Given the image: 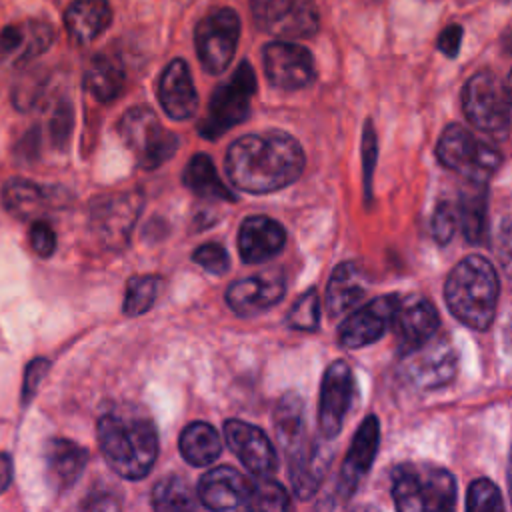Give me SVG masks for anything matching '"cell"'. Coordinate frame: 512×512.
I'll return each mask as SVG.
<instances>
[{
	"label": "cell",
	"mask_w": 512,
	"mask_h": 512,
	"mask_svg": "<svg viewBox=\"0 0 512 512\" xmlns=\"http://www.w3.org/2000/svg\"><path fill=\"white\" fill-rule=\"evenodd\" d=\"M304 170V152L286 132L248 134L230 144L226 174L230 182L250 194H268L290 186Z\"/></svg>",
	"instance_id": "obj_1"
},
{
	"label": "cell",
	"mask_w": 512,
	"mask_h": 512,
	"mask_svg": "<svg viewBox=\"0 0 512 512\" xmlns=\"http://www.w3.org/2000/svg\"><path fill=\"white\" fill-rule=\"evenodd\" d=\"M98 442L110 468L126 480L144 478L158 456V434L144 416L106 412L98 420Z\"/></svg>",
	"instance_id": "obj_2"
},
{
	"label": "cell",
	"mask_w": 512,
	"mask_h": 512,
	"mask_svg": "<svg viewBox=\"0 0 512 512\" xmlns=\"http://www.w3.org/2000/svg\"><path fill=\"white\" fill-rule=\"evenodd\" d=\"M500 284L488 258L472 254L460 260L446 278L444 298L462 324L486 330L496 314Z\"/></svg>",
	"instance_id": "obj_3"
},
{
	"label": "cell",
	"mask_w": 512,
	"mask_h": 512,
	"mask_svg": "<svg viewBox=\"0 0 512 512\" xmlns=\"http://www.w3.org/2000/svg\"><path fill=\"white\" fill-rule=\"evenodd\" d=\"M392 500L398 512H456L458 486L442 466L404 462L392 472Z\"/></svg>",
	"instance_id": "obj_4"
},
{
	"label": "cell",
	"mask_w": 512,
	"mask_h": 512,
	"mask_svg": "<svg viewBox=\"0 0 512 512\" xmlns=\"http://www.w3.org/2000/svg\"><path fill=\"white\" fill-rule=\"evenodd\" d=\"M256 92V76L248 62H240L234 74L220 84L208 102L204 120L198 124L200 136L216 140L238 126L250 114V102Z\"/></svg>",
	"instance_id": "obj_5"
},
{
	"label": "cell",
	"mask_w": 512,
	"mask_h": 512,
	"mask_svg": "<svg viewBox=\"0 0 512 512\" xmlns=\"http://www.w3.org/2000/svg\"><path fill=\"white\" fill-rule=\"evenodd\" d=\"M436 156L446 168L462 174L472 184H486L502 164V158L492 144L478 140L460 124L444 128L436 144Z\"/></svg>",
	"instance_id": "obj_6"
},
{
	"label": "cell",
	"mask_w": 512,
	"mask_h": 512,
	"mask_svg": "<svg viewBox=\"0 0 512 512\" xmlns=\"http://www.w3.org/2000/svg\"><path fill=\"white\" fill-rule=\"evenodd\" d=\"M120 136L132 150L144 170H154L174 156L178 138L166 130L156 114L146 106H134L124 112L118 124Z\"/></svg>",
	"instance_id": "obj_7"
},
{
	"label": "cell",
	"mask_w": 512,
	"mask_h": 512,
	"mask_svg": "<svg viewBox=\"0 0 512 512\" xmlns=\"http://www.w3.org/2000/svg\"><path fill=\"white\" fill-rule=\"evenodd\" d=\"M468 120L490 136L504 138L510 132V102L506 84L488 70L476 72L462 92Z\"/></svg>",
	"instance_id": "obj_8"
},
{
	"label": "cell",
	"mask_w": 512,
	"mask_h": 512,
	"mask_svg": "<svg viewBox=\"0 0 512 512\" xmlns=\"http://www.w3.org/2000/svg\"><path fill=\"white\" fill-rule=\"evenodd\" d=\"M238 36L240 18L230 8H218L198 22L194 32L196 54L208 74H220L230 66Z\"/></svg>",
	"instance_id": "obj_9"
},
{
	"label": "cell",
	"mask_w": 512,
	"mask_h": 512,
	"mask_svg": "<svg viewBox=\"0 0 512 512\" xmlns=\"http://www.w3.org/2000/svg\"><path fill=\"white\" fill-rule=\"evenodd\" d=\"M144 196L140 190L116 192L96 198L90 210V228L100 242L112 250L124 248L142 212Z\"/></svg>",
	"instance_id": "obj_10"
},
{
	"label": "cell",
	"mask_w": 512,
	"mask_h": 512,
	"mask_svg": "<svg viewBox=\"0 0 512 512\" xmlns=\"http://www.w3.org/2000/svg\"><path fill=\"white\" fill-rule=\"evenodd\" d=\"M256 24L280 40L312 36L318 30L314 0H250Z\"/></svg>",
	"instance_id": "obj_11"
},
{
	"label": "cell",
	"mask_w": 512,
	"mask_h": 512,
	"mask_svg": "<svg viewBox=\"0 0 512 512\" xmlns=\"http://www.w3.org/2000/svg\"><path fill=\"white\" fill-rule=\"evenodd\" d=\"M402 358V376L416 388H440L456 376L458 356L452 344L444 338L434 336L430 342Z\"/></svg>",
	"instance_id": "obj_12"
},
{
	"label": "cell",
	"mask_w": 512,
	"mask_h": 512,
	"mask_svg": "<svg viewBox=\"0 0 512 512\" xmlns=\"http://www.w3.org/2000/svg\"><path fill=\"white\" fill-rule=\"evenodd\" d=\"M262 62L266 78L272 86L282 90H298L314 80L312 54L290 40H274L264 46Z\"/></svg>",
	"instance_id": "obj_13"
},
{
	"label": "cell",
	"mask_w": 512,
	"mask_h": 512,
	"mask_svg": "<svg viewBox=\"0 0 512 512\" xmlns=\"http://www.w3.org/2000/svg\"><path fill=\"white\" fill-rule=\"evenodd\" d=\"M354 390V376L344 360H334L322 376L318 402V428L322 438H334L342 430Z\"/></svg>",
	"instance_id": "obj_14"
},
{
	"label": "cell",
	"mask_w": 512,
	"mask_h": 512,
	"mask_svg": "<svg viewBox=\"0 0 512 512\" xmlns=\"http://www.w3.org/2000/svg\"><path fill=\"white\" fill-rule=\"evenodd\" d=\"M400 298L396 294L378 296L354 310L338 328V342L344 348H362L376 342L388 326H392L394 312Z\"/></svg>",
	"instance_id": "obj_15"
},
{
	"label": "cell",
	"mask_w": 512,
	"mask_h": 512,
	"mask_svg": "<svg viewBox=\"0 0 512 512\" xmlns=\"http://www.w3.org/2000/svg\"><path fill=\"white\" fill-rule=\"evenodd\" d=\"M224 436L228 448L256 478H270L278 468V456L270 438L254 424L226 420Z\"/></svg>",
	"instance_id": "obj_16"
},
{
	"label": "cell",
	"mask_w": 512,
	"mask_h": 512,
	"mask_svg": "<svg viewBox=\"0 0 512 512\" xmlns=\"http://www.w3.org/2000/svg\"><path fill=\"white\" fill-rule=\"evenodd\" d=\"M440 318L432 302L422 296H408L398 302L392 318V328L402 356L418 350L436 336Z\"/></svg>",
	"instance_id": "obj_17"
},
{
	"label": "cell",
	"mask_w": 512,
	"mask_h": 512,
	"mask_svg": "<svg viewBox=\"0 0 512 512\" xmlns=\"http://www.w3.org/2000/svg\"><path fill=\"white\" fill-rule=\"evenodd\" d=\"M252 484L232 466H216L198 482V500L212 512H244Z\"/></svg>",
	"instance_id": "obj_18"
},
{
	"label": "cell",
	"mask_w": 512,
	"mask_h": 512,
	"mask_svg": "<svg viewBox=\"0 0 512 512\" xmlns=\"http://www.w3.org/2000/svg\"><path fill=\"white\" fill-rule=\"evenodd\" d=\"M378 444H380V422L374 414H370L356 428V434L350 442V448L340 468L336 492L342 500L350 498L360 486V482L364 480V476L370 472L378 452Z\"/></svg>",
	"instance_id": "obj_19"
},
{
	"label": "cell",
	"mask_w": 512,
	"mask_h": 512,
	"mask_svg": "<svg viewBox=\"0 0 512 512\" xmlns=\"http://www.w3.org/2000/svg\"><path fill=\"white\" fill-rule=\"evenodd\" d=\"M284 278L276 272H262L240 278L226 290V302L238 316H256L284 296Z\"/></svg>",
	"instance_id": "obj_20"
},
{
	"label": "cell",
	"mask_w": 512,
	"mask_h": 512,
	"mask_svg": "<svg viewBox=\"0 0 512 512\" xmlns=\"http://www.w3.org/2000/svg\"><path fill=\"white\" fill-rule=\"evenodd\" d=\"M286 458L290 482L296 496L302 500L312 498L328 470L332 458L330 450L322 442L306 436L298 446L286 452Z\"/></svg>",
	"instance_id": "obj_21"
},
{
	"label": "cell",
	"mask_w": 512,
	"mask_h": 512,
	"mask_svg": "<svg viewBox=\"0 0 512 512\" xmlns=\"http://www.w3.org/2000/svg\"><path fill=\"white\" fill-rule=\"evenodd\" d=\"M54 40V30L42 20L8 24L0 32V58L8 64H24L40 56Z\"/></svg>",
	"instance_id": "obj_22"
},
{
	"label": "cell",
	"mask_w": 512,
	"mask_h": 512,
	"mask_svg": "<svg viewBox=\"0 0 512 512\" xmlns=\"http://www.w3.org/2000/svg\"><path fill=\"white\" fill-rule=\"evenodd\" d=\"M158 100L172 120H188L198 110V94L184 60H172L158 84Z\"/></svg>",
	"instance_id": "obj_23"
},
{
	"label": "cell",
	"mask_w": 512,
	"mask_h": 512,
	"mask_svg": "<svg viewBox=\"0 0 512 512\" xmlns=\"http://www.w3.org/2000/svg\"><path fill=\"white\" fill-rule=\"evenodd\" d=\"M284 242V228L268 216H250L238 230V252L246 264L270 260L282 250Z\"/></svg>",
	"instance_id": "obj_24"
},
{
	"label": "cell",
	"mask_w": 512,
	"mask_h": 512,
	"mask_svg": "<svg viewBox=\"0 0 512 512\" xmlns=\"http://www.w3.org/2000/svg\"><path fill=\"white\" fill-rule=\"evenodd\" d=\"M44 460L52 486L62 492L70 488L84 472L88 452L68 438H52L44 446Z\"/></svg>",
	"instance_id": "obj_25"
},
{
	"label": "cell",
	"mask_w": 512,
	"mask_h": 512,
	"mask_svg": "<svg viewBox=\"0 0 512 512\" xmlns=\"http://www.w3.org/2000/svg\"><path fill=\"white\" fill-rule=\"evenodd\" d=\"M2 200H4V208L12 216L20 220H28L32 216H40L48 208L58 206L60 198L56 188L38 186L24 178H12L4 184Z\"/></svg>",
	"instance_id": "obj_26"
},
{
	"label": "cell",
	"mask_w": 512,
	"mask_h": 512,
	"mask_svg": "<svg viewBox=\"0 0 512 512\" xmlns=\"http://www.w3.org/2000/svg\"><path fill=\"white\" fill-rule=\"evenodd\" d=\"M366 294V280L354 262H342L334 268L326 288V308L332 318L354 310Z\"/></svg>",
	"instance_id": "obj_27"
},
{
	"label": "cell",
	"mask_w": 512,
	"mask_h": 512,
	"mask_svg": "<svg viewBox=\"0 0 512 512\" xmlns=\"http://www.w3.org/2000/svg\"><path fill=\"white\" fill-rule=\"evenodd\" d=\"M112 10L108 0H74L66 14V30L78 44H90L110 24Z\"/></svg>",
	"instance_id": "obj_28"
},
{
	"label": "cell",
	"mask_w": 512,
	"mask_h": 512,
	"mask_svg": "<svg viewBox=\"0 0 512 512\" xmlns=\"http://www.w3.org/2000/svg\"><path fill=\"white\" fill-rule=\"evenodd\" d=\"M182 182L190 192H194L200 198L224 200V202H234L236 200L232 190L216 174L212 158L206 156V154H194L190 158V162L184 168Z\"/></svg>",
	"instance_id": "obj_29"
},
{
	"label": "cell",
	"mask_w": 512,
	"mask_h": 512,
	"mask_svg": "<svg viewBox=\"0 0 512 512\" xmlns=\"http://www.w3.org/2000/svg\"><path fill=\"white\" fill-rule=\"evenodd\" d=\"M84 86L94 100L108 104L116 100L124 88V70L114 58L96 54L86 66Z\"/></svg>",
	"instance_id": "obj_30"
},
{
	"label": "cell",
	"mask_w": 512,
	"mask_h": 512,
	"mask_svg": "<svg viewBox=\"0 0 512 512\" xmlns=\"http://www.w3.org/2000/svg\"><path fill=\"white\" fill-rule=\"evenodd\" d=\"M222 452L220 434L206 422H190L180 434V454L190 466H208Z\"/></svg>",
	"instance_id": "obj_31"
},
{
	"label": "cell",
	"mask_w": 512,
	"mask_h": 512,
	"mask_svg": "<svg viewBox=\"0 0 512 512\" xmlns=\"http://www.w3.org/2000/svg\"><path fill=\"white\" fill-rule=\"evenodd\" d=\"M274 428L284 452L292 450L306 438L304 404L298 394L288 392L278 400L274 408Z\"/></svg>",
	"instance_id": "obj_32"
},
{
	"label": "cell",
	"mask_w": 512,
	"mask_h": 512,
	"mask_svg": "<svg viewBox=\"0 0 512 512\" xmlns=\"http://www.w3.org/2000/svg\"><path fill=\"white\" fill-rule=\"evenodd\" d=\"M152 510L154 512H200L198 496L186 480L176 474L160 478L152 488Z\"/></svg>",
	"instance_id": "obj_33"
},
{
	"label": "cell",
	"mask_w": 512,
	"mask_h": 512,
	"mask_svg": "<svg viewBox=\"0 0 512 512\" xmlns=\"http://www.w3.org/2000/svg\"><path fill=\"white\" fill-rule=\"evenodd\" d=\"M472 184V182H470ZM458 216L460 228L468 242H480L486 228V188L484 184H472L470 190L460 194Z\"/></svg>",
	"instance_id": "obj_34"
},
{
	"label": "cell",
	"mask_w": 512,
	"mask_h": 512,
	"mask_svg": "<svg viewBox=\"0 0 512 512\" xmlns=\"http://www.w3.org/2000/svg\"><path fill=\"white\" fill-rule=\"evenodd\" d=\"M248 512H294V508L282 484L270 478H258L252 484Z\"/></svg>",
	"instance_id": "obj_35"
},
{
	"label": "cell",
	"mask_w": 512,
	"mask_h": 512,
	"mask_svg": "<svg viewBox=\"0 0 512 512\" xmlns=\"http://www.w3.org/2000/svg\"><path fill=\"white\" fill-rule=\"evenodd\" d=\"M160 292V278L146 274V276H132L126 286V296L122 310L126 316H140L144 314L154 302Z\"/></svg>",
	"instance_id": "obj_36"
},
{
	"label": "cell",
	"mask_w": 512,
	"mask_h": 512,
	"mask_svg": "<svg viewBox=\"0 0 512 512\" xmlns=\"http://www.w3.org/2000/svg\"><path fill=\"white\" fill-rule=\"evenodd\" d=\"M286 322L294 330L312 332L320 324V298L314 288L306 290L290 308Z\"/></svg>",
	"instance_id": "obj_37"
},
{
	"label": "cell",
	"mask_w": 512,
	"mask_h": 512,
	"mask_svg": "<svg viewBox=\"0 0 512 512\" xmlns=\"http://www.w3.org/2000/svg\"><path fill=\"white\" fill-rule=\"evenodd\" d=\"M466 512H504L500 490L488 478H476L468 486Z\"/></svg>",
	"instance_id": "obj_38"
},
{
	"label": "cell",
	"mask_w": 512,
	"mask_h": 512,
	"mask_svg": "<svg viewBox=\"0 0 512 512\" xmlns=\"http://www.w3.org/2000/svg\"><path fill=\"white\" fill-rule=\"evenodd\" d=\"M460 228V216H458V206L454 202H440L436 204L430 220V230L436 242L446 244L454 238L456 230Z\"/></svg>",
	"instance_id": "obj_39"
},
{
	"label": "cell",
	"mask_w": 512,
	"mask_h": 512,
	"mask_svg": "<svg viewBox=\"0 0 512 512\" xmlns=\"http://www.w3.org/2000/svg\"><path fill=\"white\" fill-rule=\"evenodd\" d=\"M48 128H50V140L52 146H56L58 150H64L68 144V136L72 130V110L68 106L66 100H60L48 120Z\"/></svg>",
	"instance_id": "obj_40"
},
{
	"label": "cell",
	"mask_w": 512,
	"mask_h": 512,
	"mask_svg": "<svg viewBox=\"0 0 512 512\" xmlns=\"http://www.w3.org/2000/svg\"><path fill=\"white\" fill-rule=\"evenodd\" d=\"M194 262L200 264L206 272L210 274H224L228 268H230V258H228V252L216 244V242H206V244H200L194 254H192Z\"/></svg>",
	"instance_id": "obj_41"
},
{
	"label": "cell",
	"mask_w": 512,
	"mask_h": 512,
	"mask_svg": "<svg viewBox=\"0 0 512 512\" xmlns=\"http://www.w3.org/2000/svg\"><path fill=\"white\" fill-rule=\"evenodd\" d=\"M48 368H50V362L46 358H34L26 366L24 380H22V404H28L34 398L40 382L48 374Z\"/></svg>",
	"instance_id": "obj_42"
},
{
	"label": "cell",
	"mask_w": 512,
	"mask_h": 512,
	"mask_svg": "<svg viewBox=\"0 0 512 512\" xmlns=\"http://www.w3.org/2000/svg\"><path fill=\"white\" fill-rule=\"evenodd\" d=\"M30 246L42 258H48L54 252V248H56V234H54V230H52V226L48 222L36 220L30 226Z\"/></svg>",
	"instance_id": "obj_43"
},
{
	"label": "cell",
	"mask_w": 512,
	"mask_h": 512,
	"mask_svg": "<svg viewBox=\"0 0 512 512\" xmlns=\"http://www.w3.org/2000/svg\"><path fill=\"white\" fill-rule=\"evenodd\" d=\"M498 258L512 276V216H506L498 228Z\"/></svg>",
	"instance_id": "obj_44"
},
{
	"label": "cell",
	"mask_w": 512,
	"mask_h": 512,
	"mask_svg": "<svg viewBox=\"0 0 512 512\" xmlns=\"http://www.w3.org/2000/svg\"><path fill=\"white\" fill-rule=\"evenodd\" d=\"M82 512H120V500L116 494L100 490L92 492L82 506Z\"/></svg>",
	"instance_id": "obj_45"
},
{
	"label": "cell",
	"mask_w": 512,
	"mask_h": 512,
	"mask_svg": "<svg viewBox=\"0 0 512 512\" xmlns=\"http://www.w3.org/2000/svg\"><path fill=\"white\" fill-rule=\"evenodd\" d=\"M462 36H464V28L460 24H448L442 34L438 36V48L444 56L454 58L460 50L462 44Z\"/></svg>",
	"instance_id": "obj_46"
},
{
	"label": "cell",
	"mask_w": 512,
	"mask_h": 512,
	"mask_svg": "<svg viewBox=\"0 0 512 512\" xmlns=\"http://www.w3.org/2000/svg\"><path fill=\"white\" fill-rule=\"evenodd\" d=\"M362 150H364V182H366V188H368L370 178H372L374 158H376V138H374V128H372L370 122H366V128H364Z\"/></svg>",
	"instance_id": "obj_47"
},
{
	"label": "cell",
	"mask_w": 512,
	"mask_h": 512,
	"mask_svg": "<svg viewBox=\"0 0 512 512\" xmlns=\"http://www.w3.org/2000/svg\"><path fill=\"white\" fill-rule=\"evenodd\" d=\"M12 480V458L6 452H0V494L10 486Z\"/></svg>",
	"instance_id": "obj_48"
},
{
	"label": "cell",
	"mask_w": 512,
	"mask_h": 512,
	"mask_svg": "<svg viewBox=\"0 0 512 512\" xmlns=\"http://www.w3.org/2000/svg\"><path fill=\"white\" fill-rule=\"evenodd\" d=\"M506 84V92H508V102H510V132H512V70L508 74V80L504 82Z\"/></svg>",
	"instance_id": "obj_49"
},
{
	"label": "cell",
	"mask_w": 512,
	"mask_h": 512,
	"mask_svg": "<svg viewBox=\"0 0 512 512\" xmlns=\"http://www.w3.org/2000/svg\"><path fill=\"white\" fill-rule=\"evenodd\" d=\"M502 46L508 54H512V26L506 30V34L502 36Z\"/></svg>",
	"instance_id": "obj_50"
},
{
	"label": "cell",
	"mask_w": 512,
	"mask_h": 512,
	"mask_svg": "<svg viewBox=\"0 0 512 512\" xmlns=\"http://www.w3.org/2000/svg\"><path fill=\"white\" fill-rule=\"evenodd\" d=\"M508 490H510V498H512V452H510V466H508Z\"/></svg>",
	"instance_id": "obj_51"
},
{
	"label": "cell",
	"mask_w": 512,
	"mask_h": 512,
	"mask_svg": "<svg viewBox=\"0 0 512 512\" xmlns=\"http://www.w3.org/2000/svg\"><path fill=\"white\" fill-rule=\"evenodd\" d=\"M354 512H376L374 508H358V510H354Z\"/></svg>",
	"instance_id": "obj_52"
}]
</instances>
